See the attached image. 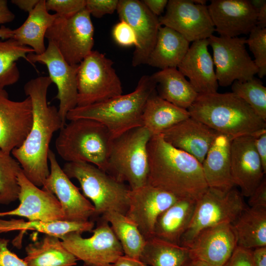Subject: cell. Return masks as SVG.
Instances as JSON below:
<instances>
[{
	"instance_id": "cell-43",
	"label": "cell",
	"mask_w": 266,
	"mask_h": 266,
	"mask_svg": "<svg viewBox=\"0 0 266 266\" xmlns=\"http://www.w3.org/2000/svg\"><path fill=\"white\" fill-rule=\"evenodd\" d=\"M9 240L0 238V266H27L23 259L8 248Z\"/></svg>"
},
{
	"instance_id": "cell-5",
	"label": "cell",
	"mask_w": 266,
	"mask_h": 266,
	"mask_svg": "<svg viewBox=\"0 0 266 266\" xmlns=\"http://www.w3.org/2000/svg\"><path fill=\"white\" fill-rule=\"evenodd\" d=\"M114 139L101 123L78 119L69 121L60 130L55 147L66 162H86L106 172Z\"/></svg>"
},
{
	"instance_id": "cell-42",
	"label": "cell",
	"mask_w": 266,
	"mask_h": 266,
	"mask_svg": "<svg viewBox=\"0 0 266 266\" xmlns=\"http://www.w3.org/2000/svg\"><path fill=\"white\" fill-rule=\"evenodd\" d=\"M119 0H86L85 8L90 15L100 18L117 10Z\"/></svg>"
},
{
	"instance_id": "cell-7",
	"label": "cell",
	"mask_w": 266,
	"mask_h": 266,
	"mask_svg": "<svg viewBox=\"0 0 266 266\" xmlns=\"http://www.w3.org/2000/svg\"><path fill=\"white\" fill-rule=\"evenodd\" d=\"M152 134L144 127L133 128L113 140L106 172L131 190L147 184V144Z\"/></svg>"
},
{
	"instance_id": "cell-51",
	"label": "cell",
	"mask_w": 266,
	"mask_h": 266,
	"mask_svg": "<svg viewBox=\"0 0 266 266\" xmlns=\"http://www.w3.org/2000/svg\"><path fill=\"white\" fill-rule=\"evenodd\" d=\"M39 0H12L11 3L20 9L30 12L37 5Z\"/></svg>"
},
{
	"instance_id": "cell-27",
	"label": "cell",
	"mask_w": 266,
	"mask_h": 266,
	"mask_svg": "<svg viewBox=\"0 0 266 266\" xmlns=\"http://www.w3.org/2000/svg\"><path fill=\"white\" fill-rule=\"evenodd\" d=\"M190 46V42L179 33L167 27L161 26L146 65L161 70L177 68Z\"/></svg>"
},
{
	"instance_id": "cell-2",
	"label": "cell",
	"mask_w": 266,
	"mask_h": 266,
	"mask_svg": "<svg viewBox=\"0 0 266 266\" xmlns=\"http://www.w3.org/2000/svg\"><path fill=\"white\" fill-rule=\"evenodd\" d=\"M147 184L179 199L198 200L208 189L201 164L166 142L162 133L152 135L147 144Z\"/></svg>"
},
{
	"instance_id": "cell-21",
	"label": "cell",
	"mask_w": 266,
	"mask_h": 266,
	"mask_svg": "<svg viewBox=\"0 0 266 266\" xmlns=\"http://www.w3.org/2000/svg\"><path fill=\"white\" fill-rule=\"evenodd\" d=\"M237 246L232 224L224 223L200 232L187 248L192 259L223 266Z\"/></svg>"
},
{
	"instance_id": "cell-25",
	"label": "cell",
	"mask_w": 266,
	"mask_h": 266,
	"mask_svg": "<svg viewBox=\"0 0 266 266\" xmlns=\"http://www.w3.org/2000/svg\"><path fill=\"white\" fill-rule=\"evenodd\" d=\"M233 138L219 133L201 164L209 188L227 191L234 187L232 174L231 145Z\"/></svg>"
},
{
	"instance_id": "cell-36",
	"label": "cell",
	"mask_w": 266,
	"mask_h": 266,
	"mask_svg": "<svg viewBox=\"0 0 266 266\" xmlns=\"http://www.w3.org/2000/svg\"><path fill=\"white\" fill-rule=\"evenodd\" d=\"M30 53H34L32 48L13 38L0 40V89L18 81L20 72L16 62L20 58L28 62L27 55Z\"/></svg>"
},
{
	"instance_id": "cell-22",
	"label": "cell",
	"mask_w": 266,
	"mask_h": 266,
	"mask_svg": "<svg viewBox=\"0 0 266 266\" xmlns=\"http://www.w3.org/2000/svg\"><path fill=\"white\" fill-rule=\"evenodd\" d=\"M207 8L215 31L220 36L248 34L257 26V11L249 0H211Z\"/></svg>"
},
{
	"instance_id": "cell-46",
	"label": "cell",
	"mask_w": 266,
	"mask_h": 266,
	"mask_svg": "<svg viewBox=\"0 0 266 266\" xmlns=\"http://www.w3.org/2000/svg\"><path fill=\"white\" fill-rule=\"evenodd\" d=\"M256 151L261 159L265 173H266V129L252 135Z\"/></svg>"
},
{
	"instance_id": "cell-48",
	"label": "cell",
	"mask_w": 266,
	"mask_h": 266,
	"mask_svg": "<svg viewBox=\"0 0 266 266\" xmlns=\"http://www.w3.org/2000/svg\"><path fill=\"white\" fill-rule=\"evenodd\" d=\"M14 14L9 9L6 0H0V25L12 22Z\"/></svg>"
},
{
	"instance_id": "cell-30",
	"label": "cell",
	"mask_w": 266,
	"mask_h": 266,
	"mask_svg": "<svg viewBox=\"0 0 266 266\" xmlns=\"http://www.w3.org/2000/svg\"><path fill=\"white\" fill-rule=\"evenodd\" d=\"M151 76L159 96L179 107L188 110L199 95L177 68L160 70Z\"/></svg>"
},
{
	"instance_id": "cell-20",
	"label": "cell",
	"mask_w": 266,
	"mask_h": 266,
	"mask_svg": "<svg viewBox=\"0 0 266 266\" xmlns=\"http://www.w3.org/2000/svg\"><path fill=\"white\" fill-rule=\"evenodd\" d=\"M231 174L243 197H249L264 178L261 159L252 135L235 137L231 145Z\"/></svg>"
},
{
	"instance_id": "cell-14",
	"label": "cell",
	"mask_w": 266,
	"mask_h": 266,
	"mask_svg": "<svg viewBox=\"0 0 266 266\" xmlns=\"http://www.w3.org/2000/svg\"><path fill=\"white\" fill-rule=\"evenodd\" d=\"M48 162L50 173L41 189L57 198L63 212L64 221H93L95 214L94 205L65 174L59 165L55 154L50 149Z\"/></svg>"
},
{
	"instance_id": "cell-29",
	"label": "cell",
	"mask_w": 266,
	"mask_h": 266,
	"mask_svg": "<svg viewBox=\"0 0 266 266\" xmlns=\"http://www.w3.org/2000/svg\"><path fill=\"white\" fill-rule=\"evenodd\" d=\"M58 15L50 14L45 6V0H39L35 7L29 13L24 23L13 30L12 38L22 45L32 48L35 54L44 52L45 33Z\"/></svg>"
},
{
	"instance_id": "cell-38",
	"label": "cell",
	"mask_w": 266,
	"mask_h": 266,
	"mask_svg": "<svg viewBox=\"0 0 266 266\" xmlns=\"http://www.w3.org/2000/svg\"><path fill=\"white\" fill-rule=\"evenodd\" d=\"M232 92L246 102L255 113L266 121V87L255 77L243 81H235Z\"/></svg>"
},
{
	"instance_id": "cell-4",
	"label": "cell",
	"mask_w": 266,
	"mask_h": 266,
	"mask_svg": "<svg viewBox=\"0 0 266 266\" xmlns=\"http://www.w3.org/2000/svg\"><path fill=\"white\" fill-rule=\"evenodd\" d=\"M151 75H143L132 92L84 106L68 112L66 120L88 119L105 126L114 138L134 128L142 126V115L146 102L156 90Z\"/></svg>"
},
{
	"instance_id": "cell-53",
	"label": "cell",
	"mask_w": 266,
	"mask_h": 266,
	"mask_svg": "<svg viewBox=\"0 0 266 266\" xmlns=\"http://www.w3.org/2000/svg\"><path fill=\"white\" fill-rule=\"evenodd\" d=\"M13 37V30L7 28L4 26L0 27V38L2 39L12 38Z\"/></svg>"
},
{
	"instance_id": "cell-50",
	"label": "cell",
	"mask_w": 266,
	"mask_h": 266,
	"mask_svg": "<svg viewBox=\"0 0 266 266\" xmlns=\"http://www.w3.org/2000/svg\"><path fill=\"white\" fill-rule=\"evenodd\" d=\"M114 266H150L141 261L139 259L131 258L126 255L121 256Z\"/></svg>"
},
{
	"instance_id": "cell-49",
	"label": "cell",
	"mask_w": 266,
	"mask_h": 266,
	"mask_svg": "<svg viewBox=\"0 0 266 266\" xmlns=\"http://www.w3.org/2000/svg\"><path fill=\"white\" fill-rule=\"evenodd\" d=\"M252 255L254 266H266V246L252 249Z\"/></svg>"
},
{
	"instance_id": "cell-8",
	"label": "cell",
	"mask_w": 266,
	"mask_h": 266,
	"mask_svg": "<svg viewBox=\"0 0 266 266\" xmlns=\"http://www.w3.org/2000/svg\"><path fill=\"white\" fill-rule=\"evenodd\" d=\"M246 207L242 195L234 187L227 191L208 187L197 201L180 245L187 247L205 229L224 223L233 224Z\"/></svg>"
},
{
	"instance_id": "cell-23",
	"label": "cell",
	"mask_w": 266,
	"mask_h": 266,
	"mask_svg": "<svg viewBox=\"0 0 266 266\" xmlns=\"http://www.w3.org/2000/svg\"><path fill=\"white\" fill-rule=\"evenodd\" d=\"M208 39L194 41L177 67L199 95L217 92L219 84Z\"/></svg>"
},
{
	"instance_id": "cell-13",
	"label": "cell",
	"mask_w": 266,
	"mask_h": 266,
	"mask_svg": "<svg viewBox=\"0 0 266 266\" xmlns=\"http://www.w3.org/2000/svg\"><path fill=\"white\" fill-rule=\"evenodd\" d=\"M27 58L28 62L33 65L38 62L46 66L49 77L57 86L56 98L59 100L58 111L63 123L66 125L67 114L77 106L79 64H69L50 41H48L44 53H30L27 55Z\"/></svg>"
},
{
	"instance_id": "cell-31",
	"label": "cell",
	"mask_w": 266,
	"mask_h": 266,
	"mask_svg": "<svg viewBox=\"0 0 266 266\" xmlns=\"http://www.w3.org/2000/svg\"><path fill=\"white\" fill-rule=\"evenodd\" d=\"M25 251L23 260L27 266H75L78 261L59 237L51 235L29 243Z\"/></svg>"
},
{
	"instance_id": "cell-54",
	"label": "cell",
	"mask_w": 266,
	"mask_h": 266,
	"mask_svg": "<svg viewBox=\"0 0 266 266\" xmlns=\"http://www.w3.org/2000/svg\"><path fill=\"white\" fill-rule=\"evenodd\" d=\"M253 7L257 11L266 4V0H249Z\"/></svg>"
},
{
	"instance_id": "cell-1",
	"label": "cell",
	"mask_w": 266,
	"mask_h": 266,
	"mask_svg": "<svg viewBox=\"0 0 266 266\" xmlns=\"http://www.w3.org/2000/svg\"><path fill=\"white\" fill-rule=\"evenodd\" d=\"M52 83L49 76H38L25 84V94L32 103L33 124L23 144L11 152L25 176L38 187H42L50 173L48 153L52 136L65 125L58 109L47 102Z\"/></svg>"
},
{
	"instance_id": "cell-39",
	"label": "cell",
	"mask_w": 266,
	"mask_h": 266,
	"mask_svg": "<svg viewBox=\"0 0 266 266\" xmlns=\"http://www.w3.org/2000/svg\"><path fill=\"white\" fill-rule=\"evenodd\" d=\"M246 44L253 54L257 74L260 78L264 77L266 75V28H253L246 39Z\"/></svg>"
},
{
	"instance_id": "cell-26",
	"label": "cell",
	"mask_w": 266,
	"mask_h": 266,
	"mask_svg": "<svg viewBox=\"0 0 266 266\" xmlns=\"http://www.w3.org/2000/svg\"><path fill=\"white\" fill-rule=\"evenodd\" d=\"M197 201L179 199L163 212L156 222L154 237L180 245L191 221Z\"/></svg>"
},
{
	"instance_id": "cell-24",
	"label": "cell",
	"mask_w": 266,
	"mask_h": 266,
	"mask_svg": "<svg viewBox=\"0 0 266 266\" xmlns=\"http://www.w3.org/2000/svg\"><path fill=\"white\" fill-rule=\"evenodd\" d=\"M219 133L190 117L163 132L165 140L202 164Z\"/></svg>"
},
{
	"instance_id": "cell-37",
	"label": "cell",
	"mask_w": 266,
	"mask_h": 266,
	"mask_svg": "<svg viewBox=\"0 0 266 266\" xmlns=\"http://www.w3.org/2000/svg\"><path fill=\"white\" fill-rule=\"evenodd\" d=\"M21 170L18 162L0 148V204L8 205L18 199V175Z\"/></svg>"
},
{
	"instance_id": "cell-41",
	"label": "cell",
	"mask_w": 266,
	"mask_h": 266,
	"mask_svg": "<svg viewBox=\"0 0 266 266\" xmlns=\"http://www.w3.org/2000/svg\"><path fill=\"white\" fill-rule=\"evenodd\" d=\"M112 34L115 41L122 46L137 45V39L132 28L125 21L120 20L114 27Z\"/></svg>"
},
{
	"instance_id": "cell-34",
	"label": "cell",
	"mask_w": 266,
	"mask_h": 266,
	"mask_svg": "<svg viewBox=\"0 0 266 266\" xmlns=\"http://www.w3.org/2000/svg\"><path fill=\"white\" fill-rule=\"evenodd\" d=\"M139 260L150 266H187L193 259L188 248L153 237L146 240Z\"/></svg>"
},
{
	"instance_id": "cell-44",
	"label": "cell",
	"mask_w": 266,
	"mask_h": 266,
	"mask_svg": "<svg viewBox=\"0 0 266 266\" xmlns=\"http://www.w3.org/2000/svg\"><path fill=\"white\" fill-rule=\"evenodd\" d=\"M252 249L237 246L223 266H254Z\"/></svg>"
},
{
	"instance_id": "cell-12",
	"label": "cell",
	"mask_w": 266,
	"mask_h": 266,
	"mask_svg": "<svg viewBox=\"0 0 266 266\" xmlns=\"http://www.w3.org/2000/svg\"><path fill=\"white\" fill-rule=\"evenodd\" d=\"M244 37L211 35L208 38L219 85L227 87L235 81L249 80L258 69L246 48Z\"/></svg>"
},
{
	"instance_id": "cell-11",
	"label": "cell",
	"mask_w": 266,
	"mask_h": 266,
	"mask_svg": "<svg viewBox=\"0 0 266 266\" xmlns=\"http://www.w3.org/2000/svg\"><path fill=\"white\" fill-rule=\"evenodd\" d=\"M93 235L84 238L82 233L72 232L63 235L60 239L65 247L83 266H114L118 259L124 255L122 246L109 223L100 217Z\"/></svg>"
},
{
	"instance_id": "cell-56",
	"label": "cell",
	"mask_w": 266,
	"mask_h": 266,
	"mask_svg": "<svg viewBox=\"0 0 266 266\" xmlns=\"http://www.w3.org/2000/svg\"><path fill=\"white\" fill-rule=\"evenodd\" d=\"M192 1L196 4L201 5H205L206 2V0H192Z\"/></svg>"
},
{
	"instance_id": "cell-32",
	"label": "cell",
	"mask_w": 266,
	"mask_h": 266,
	"mask_svg": "<svg viewBox=\"0 0 266 266\" xmlns=\"http://www.w3.org/2000/svg\"><path fill=\"white\" fill-rule=\"evenodd\" d=\"M237 246H266V208L246 207L232 224Z\"/></svg>"
},
{
	"instance_id": "cell-35",
	"label": "cell",
	"mask_w": 266,
	"mask_h": 266,
	"mask_svg": "<svg viewBox=\"0 0 266 266\" xmlns=\"http://www.w3.org/2000/svg\"><path fill=\"white\" fill-rule=\"evenodd\" d=\"M100 217L110 225L124 255L139 259L146 240L137 226L126 215L113 211H108Z\"/></svg>"
},
{
	"instance_id": "cell-16",
	"label": "cell",
	"mask_w": 266,
	"mask_h": 266,
	"mask_svg": "<svg viewBox=\"0 0 266 266\" xmlns=\"http://www.w3.org/2000/svg\"><path fill=\"white\" fill-rule=\"evenodd\" d=\"M179 199L148 184L130 190L126 215L138 227L146 240L154 237L160 215Z\"/></svg>"
},
{
	"instance_id": "cell-19",
	"label": "cell",
	"mask_w": 266,
	"mask_h": 266,
	"mask_svg": "<svg viewBox=\"0 0 266 266\" xmlns=\"http://www.w3.org/2000/svg\"><path fill=\"white\" fill-rule=\"evenodd\" d=\"M18 181L20 204L14 209L0 212V217L17 216L26 218L29 221H64L61 204L55 196L34 185L25 176L22 170L18 175Z\"/></svg>"
},
{
	"instance_id": "cell-40",
	"label": "cell",
	"mask_w": 266,
	"mask_h": 266,
	"mask_svg": "<svg viewBox=\"0 0 266 266\" xmlns=\"http://www.w3.org/2000/svg\"><path fill=\"white\" fill-rule=\"evenodd\" d=\"M86 0H47V10L53 11L61 17H70L85 8Z\"/></svg>"
},
{
	"instance_id": "cell-6",
	"label": "cell",
	"mask_w": 266,
	"mask_h": 266,
	"mask_svg": "<svg viewBox=\"0 0 266 266\" xmlns=\"http://www.w3.org/2000/svg\"><path fill=\"white\" fill-rule=\"evenodd\" d=\"M69 179L79 183L83 195L95 208L93 221L111 211L126 215L130 188L94 165L66 162L62 168Z\"/></svg>"
},
{
	"instance_id": "cell-45",
	"label": "cell",
	"mask_w": 266,
	"mask_h": 266,
	"mask_svg": "<svg viewBox=\"0 0 266 266\" xmlns=\"http://www.w3.org/2000/svg\"><path fill=\"white\" fill-rule=\"evenodd\" d=\"M248 198L249 207L266 208V179L265 177Z\"/></svg>"
},
{
	"instance_id": "cell-33",
	"label": "cell",
	"mask_w": 266,
	"mask_h": 266,
	"mask_svg": "<svg viewBox=\"0 0 266 266\" xmlns=\"http://www.w3.org/2000/svg\"><path fill=\"white\" fill-rule=\"evenodd\" d=\"M95 228L94 221L69 222L57 221L43 222L41 221H24L23 219L0 218V234L15 231L32 230L45 234L57 236L60 239L65 234L77 232L81 233L92 232Z\"/></svg>"
},
{
	"instance_id": "cell-17",
	"label": "cell",
	"mask_w": 266,
	"mask_h": 266,
	"mask_svg": "<svg viewBox=\"0 0 266 266\" xmlns=\"http://www.w3.org/2000/svg\"><path fill=\"white\" fill-rule=\"evenodd\" d=\"M116 10L120 20L132 28L136 37L137 45L133 53L132 66L146 64L161 27L158 17L139 0H119Z\"/></svg>"
},
{
	"instance_id": "cell-15",
	"label": "cell",
	"mask_w": 266,
	"mask_h": 266,
	"mask_svg": "<svg viewBox=\"0 0 266 266\" xmlns=\"http://www.w3.org/2000/svg\"><path fill=\"white\" fill-rule=\"evenodd\" d=\"M164 15L158 17L161 26L170 28L189 42L208 39L215 28L207 6L192 0H169Z\"/></svg>"
},
{
	"instance_id": "cell-18",
	"label": "cell",
	"mask_w": 266,
	"mask_h": 266,
	"mask_svg": "<svg viewBox=\"0 0 266 266\" xmlns=\"http://www.w3.org/2000/svg\"><path fill=\"white\" fill-rule=\"evenodd\" d=\"M32 101L29 97L14 101L0 88V148L11 154L26 139L33 124Z\"/></svg>"
},
{
	"instance_id": "cell-9",
	"label": "cell",
	"mask_w": 266,
	"mask_h": 266,
	"mask_svg": "<svg viewBox=\"0 0 266 266\" xmlns=\"http://www.w3.org/2000/svg\"><path fill=\"white\" fill-rule=\"evenodd\" d=\"M106 55L93 50L79 64L77 106L101 102L123 94L121 81Z\"/></svg>"
},
{
	"instance_id": "cell-47",
	"label": "cell",
	"mask_w": 266,
	"mask_h": 266,
	"mask_svg": "<svg viewBox=\"0 0 266 266\" xmlns=\"http://www.w3.org/2000/svg\"><path fill=\"white\" fill-rule=\"evenodd\" d=\"M142 1L155 16H162L166 8L167 0H143Z\"/></svg>"
},
{
	"instance_id": "cell-3",
	"label": "cell",
	"mask_w": 266,
	"mask_h": 266,
	"mask_svg": "<svg viewBox=\"0 0 266 266\" xmlns=\"http://www.w3.org/2000/svg\"><path fill=\"white\" fill-rule=\"evenodd\" d=\"M188 110L191 117L233 138L266 129V121L233 92L198 95Z\"/></svg>"
},
{
	"instance_id": "cell-55",
	"label": "cell",
	"mask_w": 266,
	"mask_h": 266,
	"mask_svg": "<svg viewBox=\"0 0 266 266\" xmlns=\"http://www.w3.org/2000/svg\"><path fill=\"white\" fill-rule=\"evenodd\" d=\"M187 266H211L202 261L193 259L187 265Z\"/></svg>"
},
{
	"instance_id": "cell-52",
	"label": "cell",
	"mask_w": 266,
	"mask_h": 266,
	"mask_svg": "<svg viewBox=\"0 0 266 266\" xmlns=\"http://www.w3.org/2000/svg\"><path fill=\"white\" fill-rule=\"evenodd\" d=\"M257 27L260 28L266 27V4L257 12Z\"/></svg>"
},
{
	"instance_id": "cell-10",
	"label": "cell",
	"mask_w": 266,
	"mask_h": 266,
	"mask_svg": "<svg viewBox=\"0 0 266 266\" xmlns=\"http://www.w3.org/2000/svg\"><path fill=\"white\" fill-rule=\"evenodd\" d=\"M94 28L86 8L70 17H58L45 38L52 42L70 65H78L93 50Z\"/></svg>"
},
{
	"instance_id": "cell-28",
	"label": "cell",
	"mask_w": 266,
	"mask_h": 266,
	"mask_svg": "<svg viewBox=\"0 0 266 266\" xmlns=\"http://www.w3.org/2000/svg\"><path fill=\"white\" fill-rule=\"evenodd\" d=\"M190 117L187 109L163 99L156 90L146 102L142 115V126L152 135H157Z\"/></svg>"
}]
</instances>
